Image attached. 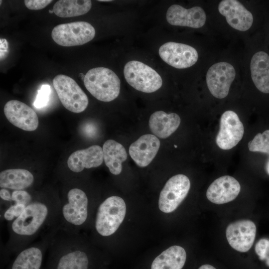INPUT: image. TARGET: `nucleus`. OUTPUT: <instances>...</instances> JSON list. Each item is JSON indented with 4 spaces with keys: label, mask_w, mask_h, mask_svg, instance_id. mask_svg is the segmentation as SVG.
Returning <instances> with one entry per match:
<instances>
[{
    "label": "nucleus",
    "mask_w": 269,
    "mask_h": 269,
    "mask_svg": "<svg viewBox=\"0 0 269 269\" xmlns=\"http://www.w3.org/2000/svg\"><path fill=\"white\" fill-rule=\"evenodd\" d=\"M60 210V199L55 194L35 197L18 217L7 223L8 237L4 247L18 253L28 246L58 226Z\"/></svg>",
    "instance_id": "obj_1"
},
{
    "label": "nucleus",
    "mask_w": 269,
    "mask_h": 269,
    "mask_svg": "<svg viewBox=\"0 0 269 269\" xmlns=\"http://www.w3.org/2000/svg\"><path fill=\"white\" fill-rule=\"evenodd\" d=\"M88 247L82 234L68 233L58 227L48 248L54 261L53 269H89Z\"/></svg>",
    "instance_id": "obj_2"
},
{
    "label": "nucleus",
    "mask_w": 269,
    "mask_h": 269,
    "mask_svg": "<svg viewBox=\"0 0 269 269\" xmlns=\"http://www.w3.org/2000/svg\"><path fill=\"white\" fill-rule=\"evenodd\" d=\"M60 200L59 229L70 233H81L88 226L91 217L92 206L87 193L78 186H73Z\"/></svg>",
    "instance_id": "obj_3"
},
{
    "label": "nucleus",
    "mask_w": 269,
    "mask_h": 269,
    "mask_svg": "<svg viewBox=\"0 0 269 269\" xmlns=\"http://www.w3.org/2000/svg\"><path fill=\"white\" fill-rule=\"evenodd\" d=\"M126 213V205L123 198L111 196L97 207L94 227L98 235L107 238L113 235L123 222Z\"/></svg>",
    "instance_id": "obj_4"
},
{
    "label": "nucleus",
    "mask_w": 269,
    "mask_h": 269,
    "mask_svg": "<svg viewBox=\"0 0 269 269\" xmlns=\"http://www.w3.org/2000/svg\"><path fill=\"white\" fill-rule=\"evenodd\" d=\"M84 84L90 94L102 102H111L120 92L121 81L112 70L99 67L89 70L85 75Z\"/></svg>",
    "instance_id": "obj_5"
},
{
    "label": "nucleus",
    "mask_w": 269,
    "mask_h": 269,
    "mask_svg": "<svg viewBox=\"0 0 269 269\" xmlns=\"http://www.w3.org/2000/svg\"><path fill=\"white\" fill-rule=\"evenodd\" d=\"M124 74L127 82L132 87L144 93H152L158 90L162 85L159 74L143 63L133 60L125 66Z\"/></svg>",
    "instance_id": "obj_6"
},
{
    "label": "nucleus",
    "mask_w": 269,
    "mask_h": 269,
    "mask_svg": "<svg viewBox=\"0 0 269 269\" xmlns=\"http://www.w3.org/2000/svg\"><path fill=\"white\" fill-rule=\"evenodd\" d=\"M53 85L63 106L68 110L80 113L87 108L88 98L72 78L58 74L53 79Z\"/></svg>",
    "instance_id": "obj_7"
},
{
    "label": "nucleus",
    "mask_w": 269,
    "mask_h": 269,
    "mask_svg": "<svg viewBox=\"0 0 269 269\" xmlns=\"http://www.w3.org/2000/svg\"><path fill=\"white\" fill-rule=\"evenodd\" d=\"M95 35L94 27L86 21H76L59 24L51 32V37L57 44L63 46L83 45Z\"/></svg>",
    "instance_id": "obj_8"
},
{
    "label": "nucleus",
    "mask_w": 269,
    "mask_h": 269,
    "mask_svg": "<svg viewBox=\"0 0 269 269\" xmlns=\"http://www.w3.org/2000/svg\"><path fill=\"white\" fill-rule=\"evenodd\" d=\"M190 188V180L184 174H177L169 178L160 193L158 207L160 211L169 213L176 210L187 195Z\"/></svg>",
    "instance_id": "obj_9"
},
{
    "label": "nucleus",
    "mask_w": 269,
    "mask_h": 269,
    "mask_svg": "<svg viewBox=\"0 0 269 269\" xmlns=\"http://www.w3.org/2000/svg\"><path fill=\"white\" fill-rule=\"evenodd\" d=\"M236 76L234 67L226 62L212 65L206 74V83L211 94L215 98L226 97Z\"/></svg>",
    "instance_id": "obj_10"
},
{
    "label": "nucleus",
    "mask_w": 269,
    "mask_h": 269,
    "mask_svg": "<svg viewBox=\"0 0 269 269\" xmlns=\"http://www.w3.org/2000/svg\"><path fill=\"white\" fill-rule=\"evenodd\" d=\"M244 132L243 125L237 114L233 111H226L220 118L216 142L222 149H230L242 139Z\"/></svg>",
    "instance_id": "obj_11"
},
{
    "label": "nucleus",
    "mask_w": 269,
    "mask_h": 269,
    "mask_svg": "<svg viewBox=\"0 0 269 269\" xmlns=\"http://www.w3.org/2000/svg\"><path fill=\"white\" fill-rule=\"evenodd\" d=\"M161 58L167 64L177 69H184L195 64L198 58L197 50L193 47L180 43L168 42L158 50Z\"/></svg>",
    "instance_id": "obj_12"
},
{
    "label": "nucleus",
    "mask_w": 269,
    "mask_h": 269,
    "mask_svg": "<svg viewBox=\"0 0 269 269\" xmlns=\"http://www.w3.org/2000/svg\"><path fill=\"white\" fill-rule=\"evenodd\" d=\"M256 226L250 220H240L230 223L226 230L227 240L232 248L242 253L252 247L256 234Z\"/></svg>",
    "instance_id": "obj_13"
},
{
    "label": "nucleus",
    "mask_w": 269,
    "mask_h": 269,
    "mask_svg": "<svg viewBox=\"0 0 269 269\" xmlns=\"http://www.w3.org/2000/svg\"><path fill=\"white\" fill-rule=\"evenodd\" d=\"M3 110L7 120L22 130L33 131L38 126V118L35 112L22 102L9 101L5 104Z\"/></svg>",
    "instance_id": "obj_14"
},
{
    "label": "nucleus",
    "mask_w": 269,
    "mask_h": 269,
    "mask_svg": "<svg viewBox=\"0 0 269 269\" xmlns=\"http://www.w3.org/2000/svg\"><path fill=\"white\" fill-rule=\"evenodd\" d=\"M218 10L226 17L227 23L236 30L245 31L253 24L252 13L238 0H222L219 4Z\"/></svg>",
    "instance_id": "obj_15"
},
{
    "label": "nucleus",
    "mask_w": 269,
    "mask_h": 269,
    "mask_svg": "<svg viewBox=\"0 0 269 269\" xmlns=\"http://www.w3.org/2000/svg\"><path fill=\"white\" fill-rule=\"evenodd\" d=\"M166 18L172 25L198 28L205 23L206 15L203 9L198 6L186 9L180 5L173 4L168 8Z\"/></svg>",
    "instance_id": "obj_16"
},
{
    "label": "nucleus",
    "mask_w": 269,
    "mask_h": 269,
    "mask_svg": "<svg viewBox=\"0 0 269 269\" xmlns=\"http://www.w3.org/2000/svg\"><path fill=\"white\" fill-rule=\"evenodd\" d=\"M240 190V184L235 178L224 175L216 179L210 184L207 190L206 197L214 204H225L234 200Z\"/></svg>",
    "instance_id": "obj_17"
},
{
    "label": "nucleus",
    "mask_w": 269,
    "mask_h": 269,
    "mask_svg": "<svg viewBox=\"0 0 269 269\" xmlns=\"http://www.w3.org/2000/svg\"><path fill=\"white\" fill-rule=\"evenodd\" d=\"M160 145V141L155 135L144 134L130 145L129 154L137 165L146 167L155 157Z\"/></svg>",
    "instance_id": "obj_18"
},
{
    "label": "nucleus",
    "mask_w": 269,
    "mask_h": 269,
    "mask_svg": "<svg viewBox=\"0 0 269 269\" xmlns=\"http://www.w3.org/2000/svg\"><path fill=\"white\" fill-rule=\"evenodd\" d=\"M103 160V149L99 145H94L72 153L68 159L67 166L72 172L78 173L85 168L99 166Z\"/></svg>",
    "instance_id": "obj_19"
},
{
    "label": "nucleus",
    "mask_w": 269,
    "mask_h": 269,
    "mask_svg": "<svg viewBox=\"0 0 269 269\" xmlns=\"http://www.w3.org/2000/svg\"><path fill=\"white\" fill-rule=\"evenodd\" d=\"M253 84L261 94L269 95V54L260 50L253 55L250 62Z\"/></svg>",
    "instance_id": "obj_20"
},
{
    "label": "nucleus",
    "mask_w": 269,
    "mask_h": 269,
    "mask_svg": "<svg viewBox=\"0 0 269 269\" xmlns=\"http://www.w3.org/2000/svg\"><path fill=\"white\" fill-rule=\"evenodd\" d=\"M180 122V118L177 114H167L162 111H158L150 116L149 127L156 136L165 138L178 129Z\"/></svg>",
    "instance_id": "obj_21"
},
{
    "label": "nucleus",
    "mask_w": 269,
    "mask_h": 269,
    "mask_svg": "<svg viewBox=\"0 0 269 269\" xmlns=\"http://www.w3.org/2000/svg\"><path fill=\"white\" fill-rule=\"evenodd\" d=\"M35 176L29 170L11 168L0 173V187L13 190H26L35 182Z\"/></svg>",
    "instance_id": "obj_22"
},
{
    "label": "nucleus",
    "mask_w": 269,
    "mask_h": 269,
    "mask_svg": "<svg viewBox=\"0 0 269 269\" xmlns=\"http://www.w3.org/2000/svg\"><path fill=\"white\" fill-rule=\"evenodd\" d=\"M186 260V253L179 246L170 247L156 257L151 269H182Z\"/></svg>",
    "instance_id": "obj_23"
},
{
    "label": "nucleus",
    "mask_w": 269,
    "mask_h": 269,
    "mask_svg": "<svg viewBox=\"0 0 269 269\" xmlns=\"http://www.w3.org/2000/svg\"><path fill=\"white\" fill-rule=\"evenodd\" d=\"M103 157L110 172L119 175L122 170V163L127 159L125 147L119 142L109 139L103 145Z\"/></svg>",
    "instance_id": "obj_24"
},
{
    "label": "nucleus",
    "mask_w": 269,
    "mask_h": 269,
    "mask_svg": "<svg viewBox=\"0 0 269 269\" xmlns=\"http://www.w3.org/2000/svg\"><path fill=\"white\" fill-rule=\"evenodd\" d=\"M91 6L90 0H59L54 4L53 10L57 16L67 18L86 14Z\"/></svg>",
    "instance_id": "obj_25"
},
{
    "label": "nucleus",
    "mask_w": 269,
    "mask_h": 269,
    "mask_svg": "<svg viewBox=\"0 0 269 269\" xmlns=\"http://www.w3.org/2000/svg\"><path fill=\"white\" fill-rule=\"evenodd\" d=\"M250 151L269 155V129L258 133L248 143Z\"/></svg>",
    "instance_id": "obj_26"
},
{
    "label": "nucleus",
    "mask_w": 269,
    "mask_h": 269,
    "mask_svg": "<svg viewBox=\"0 0 269 269\" xmlns=\"http://www.w3.org/2000/svg\"><path fill=\"white\" fill-rule=\"evenodd\" d=\"M26 207L23 204L12 203L3 211L2 217L7 223L10 222L18 217Z\"/></svg>",
    "instance_id": "obj_27"
},
{
    "label": "nucleus",
    "mask_w": 269,
    "mask_h": 269,
    "mask_svg": "<svg viewBox=\"0 0 269 269\" xmlns=\"http://www.w3.org/2000/svg\"><path fill=\"white\" fill-rule=\"evenodd\" d=\"M51 89L48 85H42L38 91V94L34 102L33 105L36 108L45 107L49 100Z\"/></svg>",
    "instance_id": "obj_28"
},
{
    "label": "nucleus",
    "mask_w": 269,
    "mask_h": 269,
    "mask_svg": "<svg viewBox=\"0 0 269 269\" xmlns=\"http://www.w3.org/2000/svg\"><path fill=\"white\" fill-rule=\"evenodd\" d=\"M255 251L260 260L266 261L269 267V240L261 239L256 244Z\"/></svg>",
    "instance_id": "obj_29"
},
{
    "label": "nucleus",
    "mask_w": 269,
    "mask_h": 269,
    "mask_svg": "<svg viewBox=\"0 0 269 269\" xmlns=\"http://www.w3.org/2000/svg\"><path fill=\"white\" fill-rule=\"evenodd\" d=\"M34 198L26 190H13L11 192L12 203H21L27 206Z\"/></svg>",
    "instance_id": "obj_30"
},
{
    "label": "nucleus",
    "mask_w": 269,
    "mask_h": 269,
    "mask_svg": "<svg viewBox=\"0 0 269 269\" xmlns=\"http://www.w3.org/2000/svg\"><path fill=\"white\" fill-rule=\"evenodd\" d=\"M51 0H25L24 4L27 8L31 10H39L50 4Z\"/></svg>",
    "instance_id": "obj_31"
},
{
    "label": "nucleus",
    "mask_w": 269,
    "mask_h": 269,
    "mask_svg": "<svg viewBox=\"0 0 269 269\" xmlns=\"http://www.w3.org/2000/svg\"><path fill=\"white\" fill-rule=\"evenodd\" d=\"M0 197L1 200L8 203L10 205L12 203L11 193L10 192L9 189L1 188L0 190Z\"/></svg>",
    "instance_id": "obj_32"
},
{
    "label": "nucleus",
    "mask_w": 269,
    "mask_h": 269,
    "mask_svg": "<svg viewBox=\"0 0 269 269\" xmlns=\"http://www.w3.org/2000/svg\"><path fill=\"white\" fill-rule=\"evenodd\" d=\"M264 169L266 173L269 176V155L267 156L264 162Z\"/></svg>",
    "instance_id": "obj_33"
},
{
    "label": "nucleus",
    "mask_w": 269,
    "mask_h": 269,
    "mask_svg": "<svg viewBox=\"0 0 269 269\" xmlns=\"http://www.w3.org/2000/svg\"><path fill=\"white\" fill-rule=\"evenodd\" d=\"M198 269H216L213 266L210 265H204L200 267Z\"/></svg>",
    "instance_id": "obj_34"
},
{
    "label": "nucleus",
    "mask_w": 269,
    "mask_h": 269,
    "mask_svg": "<svg viewBox=\"0 0 269 269\" xmlns=\"http://www.w3.org/2000/svg\"><path fill=\"white\" fill-rule=\"evenodd\" d=\"M99 1H110L111 0H99Z\"/></svg>",
    "instance_id": "obj_35"
}]
</instances>
